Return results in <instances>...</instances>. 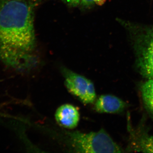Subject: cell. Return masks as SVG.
Listing matches in <instances>:
<instances>
[{"label":"cell","instance_id":"1","mask_svg":"<svg viewBox=\"0 0 153 153\" xmlns=\"http://www.w3.org/2000/svg\"><path fill=\"white\" fill-rule=\"evenodd\" d=\"M38 0H0V59L26 71L36 63L34 12Z\"/></svg>","mask_w":153,"mask_h":153},{"label":"cell","instance_id":"10","mask_svg":"<svg viewBox=\"0 0 153 153\" xmlns=\"http://www.w3.org/2000/svg\"><path fill=\"white\" fill-rule=\"evenodd\" d=\"M94 4L93 0H81L80 5L83 8L88 9L93 6Z\"/></svg>","mask_w":153,"mask_h":153},{"label":"cell","instance_id":"3","mask_svg":"<svg viewBox=\"0 0 153 153\" xmlns=\"http://www.w3.org/2000/svg\"><path fill=\"white\" fill-rule=\"evenodd\" d=\"M134 48L141 74L153 79V26L147 28L137 37Z\"/></svg>","mask_w":153,"mask_h":153},{"label":"cell","instance_id":"9","mask_svg":"<svg viewBox=\"0 0 153 153\" xmlns=\"http://www.w3.org/2000/svg\"><path fill=\"white\" fill-rule=\"evenodd\" d=\"M67 6L72 7H78L80 5L81 0H61Z\"/></svg>","mask_w":153,"mask_h":153},{"label":"cell","instance_id":"4","mask_svg":"<svg viewBox=\"0 0 153 153\" xmlns=\"http://www.w3.org/2000/svg\"><path fill=\"white\" fill-rule=\"evenodd\" d=\"M66 88L82 103L91 104L97 99L95 87L93 82L85 76L77 74L65 67L61 68Z\"/></svg>","mask_w":153,"mask_h":153},{"label":"cell","instance_id":"6","mask_svg":"<svg viewBox=\"0 0 153 153\" xmlns=\"http://www.w3.org/2000/svg\"><path fill=\"white\" fill-rule=\"evenodd\" d=\"M55 118L58 124L64 128L73 129L78 125L80 115L74 105L65 104L57 108L55 114Z\"/></svg>","mask_w":153,"mask_h":153},{"label":"cell","instance_id":"2","mask_svg":"<svg viewBox=\"0 0 153 153\" xmlns=\"http://www.w3.org/2000/svg\"><path fill=\"white\" fill-rule=\"evenodd\" d=\"M69 146L76 153H122L123 150L103 129L83 133L66 131Z\"/></svg>","mask_w":153,"mask_h":153},{"label":"cell","instance_id":"7","mask_svg":"<svg viewBox=\"0 0 153 153\" xmlns=\"http://www.w3.org/2000/svg\"><path fill=\"white\" fill-rule=\"evenodd\" d=\"M141 92L145 107L153 117V79H148L143 83Z\"/></svg>","mask_w":153,"mask_h":153},{"label":"cell","instance_id":"5","mask_svg":"<svg viewBox=\"0 0 153 153\" xmlns=\"http://www.w3.org/2000/svg\"><path fill=\"white\" fill-rule=\"evenodd\" d=\"M125 102L111 94H103L94 102V109L99 113L117 114L122 112L126 106Z\"/></svg>","mask_w":153,"mask_h":153},{"label":"cell","instance_id":"8","mask_svg":"<svg viewBox=\"0 0 153 153\" xmlns=\"http://www.w3.org/2000/svg\"><path fill=\"white\" fill-rule=\"evenodd\" d=\"M135 151L145 153H153V136L143 134L137 139Z\"/></svg>","mask_w":153,"mask_h":153},{"label":"cell","instance_id":"11","mask_svg":"<svg viewBox=\"0 0 153 153\" xmlns=\"http://www.w3.org/2000/svg\"><path fill=\"white\" fill-rule=\"evenodd\" d=\"M94 4L97 5L102 6L104 4L106 0H93Z\"/></svg>","mask_w":153,"mask_h":153}]
</instances>
